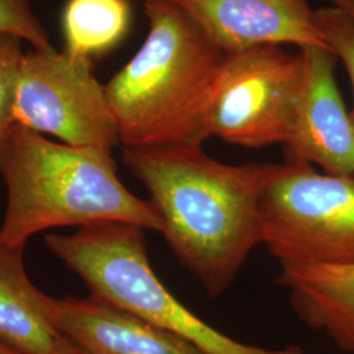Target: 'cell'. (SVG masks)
Returning <instances> with one entry per match:
<instances>
[{
    "label": "cell",
    "mask_w": 354,
    "mask_h": 354,
    "mask_svg": "<svg viewBox=\"0 0 354 354\" xmlns=\"http://www.w3.org/2000/svg\"><path fill=\"white\" fill-rule=\"evenodd\" d=\"M122 160L149 192L178 263L212 297L223 294L263 244L273 165H226L203 146L124 147Z\"/></svg>",
    "instance_id": "1"
},
{
    "label": "cell",
    "mask_w": 354,
    "mask_h": 354,
    "mask_svg": "<svg viewBox=\"0 0 354 354\" xmlns=\"http://www.w3.org/2000/svg\"><path fill=\"white\" fill-rule=\"evenodd\" d=\"M149 33L106 83L124 147L203 146L228 54L177 0H142Z\"/></svg>",
    "instance_id": "2"
},
{
    "label": "cell",
    "mask_w": 354,
    "mask_h": 354,
    "mask_svg": "<svg viewBox=\"0 0 354 354\" xmlns=\"http://www.w3.org/2000/svg\"><path fill=\"white\" fill-rule=\"evenodd\" d=\"M0 176L7 193L0 243L8 247L73 226L125 223L162 234L155 206L118 177L112 150L70 146L13 125L0 149Z\"/></svg>",
    "instance_id": "3"
},
{
    "label": "cell",
    "mask_w": 354,
    "mask_h": 354,
    "mask_svg": "<svg viewBox=\"0 0 354 354\" xmlns=\"http://www.w3.org/2000/svg\"><path fill=\"white\" fill-rule=\"evenodd\" d=\"M143 231L105 223L71 235L48 234L45 243L84 281L91 298L169 330L206 354H306L299 346L273 351L238 342L192 313L153 272Z\"/></svg>",
    "instance_id": "4"
},
{
    "label": "cell",
    "mask_w": 354,
    "mask_h": 354,
    "mask_svg": "<svg viewBox=\"0 0 354 354\" xmlns=\"http://www.w3.org/2000/svg\"><path fill=\"white\" fill-rule=\"evenodd\" d=\"M263 244L282 266H354V176L273 165L261 200Z\"/></svg>",
    "instance_id": "5"
},
{
    "label": "cell",
    "mask_w": 354,
    "mask_h": 354,
    "mask_svg": "<svg viewBox=\"0 0 354 354\" xmlns=\"http://www.w3.org/2000/svg\"><path fill=\"white\" fill-rule=\"evenodd\" d=\"M15 125L76 147L112 150L117 127L91 59L55 48L26 51L13 99Z\"/></svg>",
    "instance_id": "6"
},
{
    "label": "cell",
    "mask_w": 354,
    "mask_h": 354,
    "mask_svg": "<svg viewBox=\"0 0 354 354\" xmlns=\"http://www.w3.org/2000/svg\"><path fill=\"white\" fill-rule=\"evenodd\" d=\"M302 80L301 51L260 46L228 54L210 113V137L247 149L283 146Z\"/></svg>",
    "instance_id": "7"
},
{
    "label": "cell",
    "mask_w": 354,
    "mask_h": 354,
    "mask_svg": "<svg viewBox=\"0 0 354 354\" xmlns=\"http://www.w3.org/2000/svg\"><path fill=\"white\" fill-rule=\"evenodd\" d=\"M304 80L286 162L317 165L330 175L354 176V122L335 77L336 55L323 48L301 49Z\"/></svg>",
    "instance_id": "8"
},
{
    "label": "cell",
    "mask_w": 354,
    "mask_h": 354,
    "mask_svg": "<svg viewBox=\"0 0 354 354\" xmlns=\"http://www.w3.org/2000/svg\"><path fill=\"white\" fill-rule=\"evenodd\" d=\"M226 54L283 44L329 48L308 0H177Z\"/></svg>",
    "instance_id": "9"
},
{
    "label": "cell",
    "mask_w": 354,
    "mask_h": 354,
    "mask_svg": "<svg viewBox=\"0 0 354 354\" xmlns=\"http://www.w3.org/2000/svg\"><path fill=\"white\" fill-rule=\"evenodd\" d=\"M61 336L87 354H206L194 344L93 298H53Z\"/></svg>",
    "instance_id": "10"
},
{
    "label": "cell",
    "mask_w": 354,
    "mask_h": 354,
    "mask_svg": "<svg viewBox=\"0 0 354 354\" xmlns=\"http://www.w3.org/2000/svg\"><path fill=\"white\" fill-rule=\"evenodd\" d=\"M277 283L299 320L354 352V266H282Z\"/></svg>",
    "instance_id": "11"
},
{
    "label": "cell",
    "mask_w": 354,
    "mask_h": 354,
    "mask_svg": "<svg viewBox=\"0 0 354 354\" xmlns=\"http://www.w3.org/2000/svg\"><path fill=\"white\" fill-rule=\"evenodd\" d=\"M23 253L0 243V342L21 354H51L62 339L51 322L53 298L28 277Z\"/></svg>",
    "instance_id": "12"
},
{
    "label": "cell",
    "mask_w": 354,
    "mask_h": 354,
    "mask_svg": "<svg viewBox=\"0 0 354 354\" xmlns=\"http://www.w3.org/2000/svg\"><path fill=\"white\" fill-rule=\"evenodd\" d=\"M130 20L129 0H67L62 12L64 50L92 61L125 38Z\"/></svg>",
    "instance_id": "13"
},
{
    "label": "cell",
    "mask_w": 354,
    "mask_h": 354,
    "mask_svg": "<svg viewBox=\"0 0 354 354\" xmlns=\"http://www.w3.org/2000/svg\"><path fill=\"white\" fill-rule=\"evenodd\" d=\"M315 16L329 48L346 68L354 96V0H344L339 6L317 10ZM351 115L354 122V105Z\"/></svg>",
    "instance_id": "14"
},
{
    "label": "cell",
    "mask_w": 354,
    "mask_h": 354,
    "mask_svg": "<svg viewBox=\"0 0 354 354\" xmlns=\"http://www.w3.org/2000/svg\"><path fill=\"white\" fill-rule=\"evenodd\" d=\"M0 35L17 38L37 50L54 48L32 0H0Z\"/></svg>",
    "instance_id": "15"
},
{
    "label": "cell",
    "mask_w": 354,
    "mask_h": 354,
    "mask_svg": "<svg viewBox=\"0 0 354 354\" xmlns=\"http://www.w3.org/2000/svg\"><path fill=\"white\" fill-rule=\"evenodd\" d=\"M20 39L0 35V149L7 138L13 121V99L19 67L24 49Z\"/></svg>",
    "instance_id": "16"
},
{
    "label": "cell",
    "mask_w": 354,
    "mask_h": 354,
    "mask_svg": "<svg viewBox=\"0 0 354 354\" xmlns=\"http://www.w3.org/2000/svg\"><path fill=\"white\" fill-rule=\"evenodd\" d=\"M51 354H87L83 352L80 348H77L73 342H68L67 339H62L57 344L55 349L51 352Z\"/></svg>",
    "instance_id": "17"
},
{
    "label": "cell",
    "mask_w": 354,
    "mask_h": 354,
    "mask_svg": "<svg viewBox=\"0 0 354 354\" xmlns=\"http://www.w3.org/2000/svg\"><path fill=\"white\" fill-rule=\"evenodd\" d=\"M0 354H21L19 353L17 351H15L13 348H11L10 345L4 344L3 342H0Z\"/></svg>",
    "instance_id": "18"
}]
</instances>
